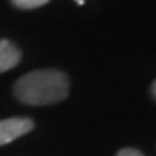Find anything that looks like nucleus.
<instances>
[{
    "instance_id": "nucleus-1",
    "label": "nucleus",
    "mask_w": 156,
    "mask_h": 156,
    "mask_svg": "<svg viewBox=\"0 0 156 156\" xmlns=\"http://www.w3.org/2000/svg\"><path fill=\"white\" fill-rule=\"evenodd\" d=\"M69 78L59 69H37L23 75L14 85V95L30 106H47L66 99Z\"/></svg>"
},
{
    "instance_id": "nucleus-2",
    "label": "nucleus",
    "mask_w": 156,
    "mask_h": 156,
    "mask_svg": "<svg viewBox=\"0 0 156 156\" xmlns=\"http://www.w3.org/2000/svg\"><path fill=\"white\" fill-rule=\"evenodd\" d=\"M33 128H35V122L31 118L16 116V118L0 120V146L9 144L12 140L26 135Z\"/></svg>"
},
{
    "instance_id": "nucleus-3",
    "label": "nucleus",
    "mask_w": 156,
    "mask_h": 156,
    "mask_svg": "<svg viewBox=\"0 0 156 156\" xmlns=\"http://www.w3.org/2000/svg\"><path fill=\"white\" fill-rule=\"evenodd\" d=\"M21 61V50L11 40H0V73L9 71Z\"/></svg>"
},
{
    "instance_id": "nucleus-4",
    "label": "nucleus",
    "mask_w": 156,
    "mask_h": 156,
    "mask_svg": "<svg viewBox=\"0 0 156 156\" xmlns=\"http://www.w3.org/2000/svg\"><path fill=\"white\" fill-rule=\"evenodd\" d=\"M11 2L17 7V9H23V11H30V9H37V7L45 5L49 0H11Z\"/></svg>"
},
{
    "instance_id": "nucleus-5",
    "label": "nucleus",
    "mask_w": 156,
    "mask_h": 156,
    "mask_svg": "<svg viewBox=\"0 0 156 156\" xmlns=\"http://www.w3.org/2000/svg\"><path fill=\"white\" fill-rule=\"evenodd\" d=\"M116 156H144L139 149H132V147H125V149H120Z\"/></svg>"
},
{
    "instance_id": "nucleus-6",
    "label": "nucleus",
    "mask_w": 156,
    "mask_h": 156,
    "mask_svg": "<svg viewBox=\"0 0 156 156\" xmlns=\"http://www.w3.org/2000/svg\"><path fill=\"white\" fill-rule=\"evenodd\" d=\"M151 95L156 99V80L153 82V85H151Z\"/></svg>"
},
{
    "instance_id": "nucleus-7",
    "label": "nucleus",
    "mask_w": 156,
    "mask_h": 156,
    "mask_svg": "<svg viewBox=\"0 0 156 156\" xmlns=\"http://www.w3.org/2000/svg\"><path fill=\"white\" fill-rule=\"evenodd\" d=\"M76 2H78V4H83V0H76Z\"/></svg>"
}]
</instances>
